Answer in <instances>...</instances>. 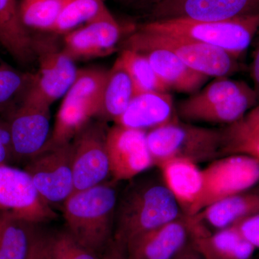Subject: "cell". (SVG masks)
<instances>
[{"label":"cell","instance_id":"3","mask_svg":"<svg viewBox=\"0 0 259 259\" xmlns=\"http://www.w3.org/2000/svg\"><path fill=\"white\" fill-rule=\"evenodd\" d=\"M223 130L200 127L179 117L146 132L154 166L174 158L197 163L213 161L223 155Z\"/></svg>","mask_w":259,"mask_h":259},{"label":"cell","instance_id":"22","mask_svg":"<svg viewBox=\"0 0 259 259\" xmlns=\"http://www.w3.org/2000/svg\"><path fill=\"white\" fill-rule=\"evenodd\" d=\"M259 212V192L248 190L216 201L193 216L218 230L234 226L245 218Z\"/></svg>","mask_w":259,"mask_h":259},{"label":"cell","instance_id":"19","mask_svg":"<svg viewBox=\"0 0 259 259\" xmlns=\"http://www.w3.org/2000/svg\"><path fill=\"white\" fill-rule=\"evenodd\" d=\"M137 52L146 56L158 77L169 90L195 93L209 78L191 69L175 54L166 49L148 48Z\"/></svg>","mask_w":259,"mask_h":259},{"label":"cell","instance_id":"10","mask_svg":"<svg viewBox=\"0 0 259 259\" xmlns=\"http://www.w3.org/2000/svg\"><path fill=\"white\" fill-rule=\"evenodd\" d=\"M107 130L102 121L92 120L71 141L73 193L104 183L111 177L106 145Z\"/></svg>","mask_w":259,"mask_h":259},{"label":"cell","instance_id":"24","mask_svg":"<svg viewBox=\"0 0 259 259\" xmlns=\"http://www.w3.org/2000/svg\"><path fill=\"white\" fill-rule=\"evenodd\" d=\"M134 96L132 79L117 58L108 71L99 117L115 121L125 111Z\"/></svg>","mask_w":259,"mask_h":259},{"label":"cell","instance_id":"25","mask_svg":"<svg viewBox=\"0 0 259 259\" xmlns=\"http://www.w3.org/2000/svg\"><path fill=\"white\" fill-rule=\"evenodd\" d=\"M245 81H237L228 77L216 78L203 90L197 92L180 102L177 113L179 118L187 120L194 112L225 101L250 89Z\"/></svg>","mask_w":259,"mask_h":259},{"label":"cell","instance_id":"35","mask_svg":"<svg viewBox=\"0 0 259 259\" xmlns=\"http://www.w3.org/2000/svg\"><path fill=\"white\" fill-rule=\"evenodd\" d=\"M28 259H47V234L39 231Z\"/></svg>","mask_w":259,"mask_h":259},{"label":"cell","instance_id":"6","mask_svg":"<svg viewBox=\"0 0 259 259\" xmlns=\"http://www.w3.org/2000/svg\"><path fill=\"white\" fill-rule=\"evenodd\" d=\"M107 74L108 71L97 68L79 69L56 114L49 144L71 142L94 117H99Z\"/></svg>","mask_w":259,"mask_h":259},{"label":"cell","instance_id":"23","mask_svg":"<svg viewBox=\"0 0 259 259\" xmlns=\"http://www.w3.org/2000/svg\"><path fill=\"white\" fill-rule=\"evenodd\" d=\"M38 224L0 210V259H28Z\"/></svg>","mask_w":259,"mask_h":259},{"label":"cell","instance_id":"32","mask_svg":"<svg viewBox=\"0 0 259 259\" xmlns=\"http://www.w3.org/2000/svg\"><path fill=\"white\" fill-rule=\"evenodd\" d=\"M223 132V155L244 154L259 159V130L248 132Z\"/></svg>","mask_w":259,"mask_h":259},{"label":"cell","instance_id":"36","mask_svg":"<svg viewBox=\"0 0 259 259\" xmlns=\"http://www.w3.org/2000/svg\"><path fill=\"white\" fill-rule=\"evenodd\" d=\"M100 259H127V255L114 243H110L103 253L100 255Z\"/></svg>","mask_w":259,"mask_h":259},{"label":"cell","instance_id":"30","mask_svg":"<svg viewBox=\"0 0 259 259\" xmlns=\"http://www.w3.org/2000/svg\"><path fill=\"white\" fill-rule=\"evenodd\" d=\"M105 0H69L51 33L64 35L108 12Z\"/></svg>","mask_w":259,"mask_h":259},{"label":"cell","instance_id":"28","mask_svg":"<svg viewBox=\"0 0 259 259\" xmlns=\"http://www.w3.org/2000/svg\"><path fill=\"white\" fill-rule=\"evenodd\" d=\"M35 78L0 59V115L6 118L20 105Z\"/></svg>","mask_w":259,"mask_h":259},{"label":"cell","instance_id":"18","mask_svg":"<svg viewBox=\"0 0 259 259\" xmlns=\"http://www.w3.org/2000/svg\"><path fill=\"white\" fill-rule=\"evenodd\" d=\"M174 99L168 92L135 95L125 111L115 124L147 131L178 118Z\"/></svg>","mask_w":259,"mask_h":259},{"label":"cell","instance_id":"38","mask_svg":"<svg viewBox=\"0 0 259 259\" xmlns=\"http://www.w3.org/2000/svg\"><path fill=\"white\" fill-rule=\"evenodd\" d=\"M174 259H204L200 253L196 249L193 243H190L183 251L181 252L176 258Z\"/></svg>","mask_w":259,"mask_h":259},{"label":"cell","instance_id":"14","mask_svg":"<svg viewBox=\"0 0 259 259\" xmlns=\"http://www.w3.org/2000/svg\"><path fill=\"white\" fill-rule=\"evenodd\" d=\"M6 119L9 120L15 161H28L50 142V107L20 102Z\"/></svg>","mask_w":259,"mask_h":259},{"label":"cell","instance_id":"29","mask_svg":"<svg viewBox=\"0 0 259 259\" xmlns=\"http://www.w3.org/2000/svg\"><path fill=\"white\" fill-rule=\"evenodd\" d=\"M118 59L132 79L135 95L169 91V89L158 77L149 61L143 54L131 49H123Z\"/></svg>","mask_w":259,"mask_h":259},{"label":"cell","instance_id":"2","mask_svg":"<svg viewBox=\"0 0 259 259\" xmlns=\"http://www.w3.org/2000/svg\"><path fill=\"white\" fill-rule=\"evenodd\" d=\"M117 200L113 180L74 192L62 206L66 230L80 245L100 256L112 241Z\"/></svg>","mask_w":259,"mask_h":259},{"label":"cell","instance_id":"1","mask_svg":"<svg viewBox=\"0 0 259 259\" xmlns=\"http://www.w3.org/2000/svg\"><path fill=\"white\" fill-rule=\"evenodd\" d=\"M183 214L163 181L136 182L117 200L112 241L125 253L136 238Z\"/></svg>","mask_w":259,"mask_h":259},{"label":"cell","instance_id":"37","mask_svg":"<svg viewBox=\"0 0 259 259\" xmlns=\"http://www.w3.org/2000/svg\"><path fill=\"white\" fill-rule=\"evenodd\" d=\"M251 76L253 81V89H254L259 103V45L255 51L253 61L251 66Z\"/></svg>","mask_w":259,"mask_h":259},{"label":"cell","instance_id":"15","mask_svg":"<svg viewBox=\"0 0 259 259\" xmlns=\"http://www.w3.org/2000/svg\"><path fill=\"white\" fill-rule=\"evenodd\" d=\"M193 218L183 215L148 232L126 246L127 259H174L192 242Z\"/></svg>","mask_w":259,"mask_h":259},{"label":"cell","instance_id":"34","mask_svg":"<svg viewBox=\"0 0 259 259\" xmlns=\"http://www.w3.org/2000/svg\"><path fill=\"white\" fill-rule=\"evenodd\" d=\"M224 130L232 134L259 130V103L247 112L241 120L228 125Z\"/></svg>","mask_w":259,"mask_h":259},{"label":"cell","instance_id":"11","mask_svg":"<svg viewBox=\"0 0 259 259\" xmlns=\"http://www.w3.org/2000/svg\"><path fill=\"white\" fill-rule=\"evenodd\" d=\"M0 210L40 225L56 218L25 170L0 165Z\"/></svg>","mask_w":259,"mask_h":259},{"label":"cell","instance_id":"26","mask_svg":"<svg viewBox=\"0 0 259 259\" xmlns=\"http://www.w3.org/2000/svg\"><path fill=\"white\" fill-rule=\"evenodd\" d=\"M258 104V97L254 89L250 88L240 95L194 112L185 121L230 125L241 120L247 112Z\"/></svg>","mask_w":259,"mask_h":259},{"label":"cell","instance_id":"12","mask_svg":"<svg viewBox=\"0 0 259 259\" xmlns=\"http://www.w3.org/2000/svg\"><path fill=\"white\" fill-rule=\"evenodd\" d=\"M259 15V0H161L151 8L150 21L187 19L222 21Z\"/></svg>","mask_w":259,"mask_h":259},{"label":"cell","instance_id":"40","mask_svg":"<svg viewBox=\"0 0 259 259\" xmlns=\"http://www.w3.org/2000/svg\"><path fill=\"white\" fill-rule=\"evenodd\" d=\"M120 1L126 3H131V4L150 5L153 7L158 4L161 0H120Z\"/></svg>","mask_w":259,"mask_h":259},{"label":"cell","instance_id":"5","mask_svg":"<svg viewBox=\"0 0 259 259\" xmlns=\"http://www.w3.org/2000/svg\"><path fill=\"white\" fill-rule=\"evenodd\" d=\"M148 48L169 51L191 69L209 77H228L240 69L238 59L226 51L185 37L139 27L124 42L123 49L139 51Z\"/></svg>","mask_w":259,"mask_h":259},{"label":"cell","instance_id":"9","mask_svg":"<svg viewBox=\"0 0 259 259\" xmlns=\"http://www.w3.org/2000/svg\"><path fill=\"white\" fill-rule=\"evenodd\" d=\"M202 171L199 212L216 201L253 188L259 183V159L244 154L226 155L213 160Z\"/></svg>","mask_w":259,"mask_h":259},{"label":"cell","instance_id":"27","mask_svg":"<svg viewBox=\"0 0 259 259\" xmlns=\"http://www.w3.org/2000/svg\"><path fill=\"white\" fill-rule=\"evenodd\" d=\"M69 0H18L20 22L30 31L52 32Z\"/></svg>","mask_w":259,"mask_h":259},{"label":"cell","instance_id":"8","mask_svg":"<svg viewBox=\"0 0 259 259\" xmlns=\"http://www.w3.org/2000/svg\"><path fill=\"white\" fill-rule=\"evenodd\" d=\"M24 170L48 204L63 206L74 192L71 142L48 144L26 162Z\"/></svg>","mask_w":259,"mask_h":259},{"label":"cell","instance_id":"41","mask_svg":"<svg viewBox=\"0 0 259 259\" xmlns=\"http://www.w3.org/2000/svg\"><path fill=\"white\" fill-rule=\"evenodd\" d=\"M255 190L258 191V192H259V186L258 187H257V188H255Z\"/></svg>","mask_w":259,"mask_h":259},{"label":"cell","instance_id":"33","mask_svg":"<svg viewBox=\"0 0 259 259\" xmlns=\"http://www.w3.org/2000/svg\"><path fill=\"white\" fill-rule=\"evenodd\" d=\"M242 236L255 248H259V212L235 224Z\"/></svg>","mask_w":259,"mask_h":259},{"label":"cell","instance_id":"4","mask_svg":"<svg viewBox=\"0 0 259 259\" xmlns=\"http://www.w3.org/2000/svg\"><path fill=\"white\" fill-rule=\"evenodd\" d=\"M140 28L150 31L193 39L226 51L236 59L247 51L259 30V15L222 20L187 19L149 21Z\"/></svg>","mask_w":259,"mask_h":259},{"label":"cell","instance_id":"17","mask_svg":"<svg viewBox=\"0 0 259 259\" xmlns=\"http://www.w3.org/2000/svg\"><path fill=\"white\" fill-rule=\"evenodd\" d=\"M156 167L184 214L190 217L198 214L203 187L202 171L198 163L185 158H174Z\"/></svg>","mask_w":259,"mask_h":259},{"label":"cell","instance_id":"13","mask_svg":"<svg viewBox=\"0 0 259 259\" xmlns=\"http://www.w3.org/2000/svg\"><path fill=\"white\" fill-rule=\"evenodd\" d=\"M106 145L114 182L132 180L154 166L146 131L115 124L107 130Z\"/></svg>","mask_w":259,"mask_h":259},{"label":"cell","instance_id":"21","mask_svg":"<svg viewBox=\"0 0 259 259\" xmlns=\"http://www.w3.org/2000/svg\"><path fill=\"white\" fill-rule=\"evenodd\" d=\"M192 243L204 259H250L255 249L235 226L214 234L202 228L192 236Z\"/></svg>","mask_w":259,"mask_h":259},{"label":"cell","instance_id":"39","mask_svg":"<svg viewBox=\"0 0 259 259\" xmlns=\"http://www.w3.org/2000/svg\"><path fill=\"white\" fill-rule=\"evenodd\" d=\"M13 161H15L14 156L0 141V165H9L10 163Z\"/></svg>","mask_w":259,"mask_h":259},{"label":"cell","instance_id":"20","mask_svg":"<svg viewBox=\"0 0 259 259\" xmlns=\"http://www.w3.org/2000/svg\"><path fill=\"white\" fill-rule=\"evenodd\" d=\"M0 44L23 66L36 61L33 36L18 15V0H0Z\"/></svg>","mask_w":259,"mask_h":259},{"label":"cell","instance_id":"7","mask_svg":"<svg viewBox=\"0 0 259 259\" xmlns=\"http://www.w3.org/2000/svg\"><path fill=\"white\" fill-rule=\"evenodd\" d=\"M33 44L39 68L22 101L50 107L69 91L79 69L51 37H33Z\"/></svg>","mask_w":259,"mask_h":259},{"label":"cell","instance_id":"31","mask_svg":"<svg viewBox=\"0 0 259 259\" xmlns=\"http://www.w3.org/2000/svg\"><path fill=\"white\" fill-rule=\"evenodd\" d=\"M47 259H100L80 245L67 230L47 234Z\"/></svg>","mask_w":259,"mask_h":259},{"label":"cell","instance_id":"16","mask_svg":"<svg viewBox=\"0 0 259 259\" xmlns=\"http://www.w3.org/2000/svg\"><path fill=\"white\" fill-rule=\"evenodd\" d=\"M122 35L120 24L110 10L64 35L63 51L73 60L105 57L115 51Z\"/></svg>","mask_w":259,"mask_h":259}]
</instances>
